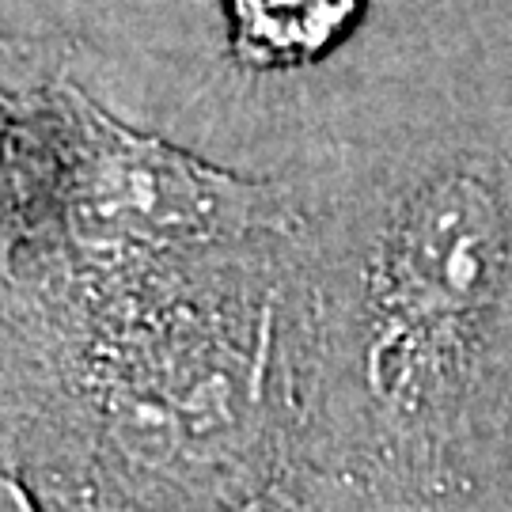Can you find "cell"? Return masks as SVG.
Listing matches in <instances>:
<instances>
[{"instance_id": "6da1fadb", "label": "cell", "mask_w": 512, "mask_h": 512, "mask_svg": "<svg viewBox=\"0 0 512 512\" xmlns=\"http://www.w3.org/2000/svg\"><path fill=\"white\" fill-rule=\"evenodd\" d=\"M512 300V167L410 152L338 228L315 285L319 376L372 452L425 467L471 421Z\"/></svg>"}, {"instance_id": "7a4b0ae2", "label": "cell", "mask_w": 512, "mask_h": 512, "mask_svg": "<svg viewBox=\"0 0 512 512\" xmlns=\"http://www.w3.org/2000/svg\"><path fill=\"white\" fill-rule=\"evenodd\" d=\"M4 84L19 258L110 266L300 232L285 186L133 133L69 76L8 73Z\"/></svg>"}, {"instance_id": "3957f363", "label": "cell", "mask_w": 512, "mask_h": 512, "mask_svg": "<svg viewBox=\"0 0 512 512\" xmlns=\"http://www.w3.org/2000/svg\"><path fill=\"white\" fill-rule=\"evenodd\" d=\"M368 0H224L232 54L247 69H296L327 57Z\"/></svg>"}]
</instances>
